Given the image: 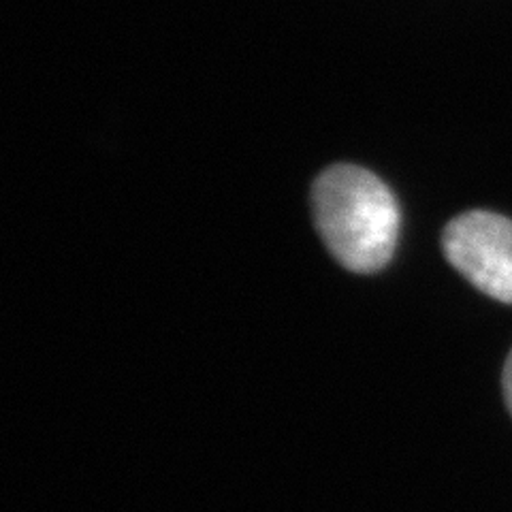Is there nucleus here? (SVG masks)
I'll return each mask as SVG.
<instances>
[{"label": "nucleus", "mask_w": 512, "mask_h": 512, "mask_svg": "<svg viewBox=\"0 0 512 512\" xmlns=\"http://www.w3.org/2000/svg\"><path fill=\"white\" fill-rule=\"evenodd\" d=\"M316 229L335 261L355 274H374L391 261L399 207L389 186L367 169L333 165L312 186Z\"/></svg>", "instance_id": "1"}, {"label": "nucleus", "mask_w": 512, "mask_h": 512, "mask_svg": "<svg viewBox=\"0 0 512 512\" xmlns=\"http://www.w3.org/2000/svg\"><path fill=\"white\" fill-rule=\"evenodd\" d=\"M442 248L448 263L478 291L512 303V220L474 210L446 224Z\"/></svg>", "instance_id": "2"}, {"label": "nucleus", "mask_w": 512, "mask_h": 512, "mask_svg": "<svg viewBox=\"0 0 512 512\" xmlns=\"http://www.w3.org/2000/svg\"><path fill=\"white\" fill-rule=\"evenodd\" d=\"M504 397H506L508 410L512 414V352L508 355V361L504 367Z\"/></svg>", "instance_id": "3"}]
</instances>
